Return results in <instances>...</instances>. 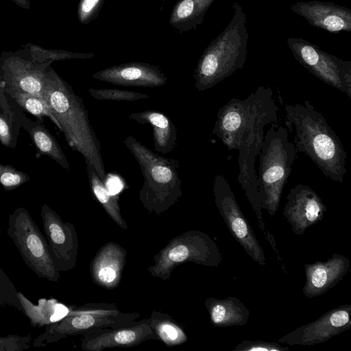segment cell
Segmentation results:
<instances>
[{"mask_svg":"<svg viewBox=\"0 0 351 351\" xmlns=\"http://www.w3.org/2000/svg\"><path fill=\"white\" fill-rule=\"evenodd\" d=\"M147 340H158L149 324V319L129 326L106 328L82 335L81 348L102 351L106 348H131Z\"/></svg>","mask_w":351,"mask_h":351,"instance_id":"obj_16","label":"cell"},{"mask_svg":"<svg viewBox=\"0 0 351 351\" xmlns=\"http://www.w3.org/2000/svg\"><path fill=\"white\" fill-rule=\"evenodd\" d=\"M15 4L20 8L28 10L30 8V0H12Z\"/></svg>","mask_w":351,"mask_h":351,"instance_id":"obj_37","label":"cell"},{"mask_svg":"<svg viewBox=\"0 0 351 351\" xmlns=\"http://www.w3.org/2000/svg\"><path fill=\"white\" fill-rule=\"evenodd\" d=\"M287 45L294 58L312 75L351 97V62L330 54L300 38L290 37Z\"/></svg>","mask_w":351,"mask_h":351,"instance_id":"obj_10","label":"cell"},{"mask_svg":"<svg viewBox=\"0 0 351 351\" xmlns=\"http://www.w3.org/2000/svg\"><path fill=\"white\" fill-rule=\"evenodd\" d=\"M285 110L287 129L294 132L296 151L304 153L327 178L342 183L348 154L323 114L308 100L287 104Z\"/></svg>","mask_w":351,"mask_h":351,"instance_id":"obj_2","label":"cell"},{"mask_svg":"<svg viewBox=\"0 0 351 351\" xmlns=\"http://www.w3.org/2000/svg\"><path fill=\"white\" fill-rule=\"evenodd\" d=\"M86 170L91 191L110 218L122 229L128 230V224L121 214L119 198L111 193L99 177L93 166L87 161Z\"/></svg>","mask_w":351,"mask_h":351,"instance_id":"obj_27","label":"cell"},{"mask_svg":"<svg viewBox=\"0 0 351 351\" xmlns=\"http://www.w3.org/2000/svg\"><path fill=\"white\" fill-rule=\"evenodd\" d=\"M278 112L272 89L260 86L245 99L232 98L221 106L212 131L229 151L238 150L237 180L261 229L264 223L258 196L255 162L263 143L265 128L277 121Z\"/></svg>","mask_w":351,"mask_h":351,"instance_id":"obj_1","label":"cell"},{"mask_svg":"<svg viewBox=\"0 0 351 351\" xmlns=\"http://www.w3.org/2000/svg\"><path fill=\"white\" fill-rule=\"evenodd\" d=\"M215 0H180L174 5L169 24L180 32L195 29L202 23L205 14Z\"/></svg>","mask_w":351,"mask_h":351,"instance_id":"obj_25","label":"cell"},{"mask_svg":"<svg viewBox=\"0 0 351 351\" xmlns=\"http://www.w3.org/2000/svg\"><path fill=\"white\" fill-rule=\"evenodd\" d=\"M17 292L12 280L0 267V305L11 306L22 312Z\"/></svg>","mask_w":351,"mask_h":351,"instance_id":"obj_33","label":"cell"},{"mask_svg":"<svg viewBox=\"0 0 351 351\" xmlns=\"http://www.w3.org/2000/svg\"><path fill=\"white\" fill-rule=\"evenodd\" d=\"M90 95L97 100L117 101H134L139 99H148L151 96L142 93L116 88L88 89Z\"/></svg>","mask_w":351,"mask_h":351,"instance_id":"obj_31","label":"cell"},{"mask_svg":"<svg viewBox=\"0 0 351 351\" xmlns=\"http://www.w3.org/2000/svg\"><path fill=\"white\" fill-rule=\"evenodd\" d=\"M213 193L216 206L231 234L253 261L261 265H266L264 251L241 211L230 185L221 174L215 176Z\"/></svg>","mask_w":351,"mask_h":351,"instance_id":"obj_11","label":"cell"},{"mask_svg":"<svg viewBox=\"0 0 351 351\" xmlns=\"http://www.w3.org/2000/svg\"><path fill=\"white\" fill-rule=\"evenodd\" d=\"M51 64L32 60L24 49L3 51L0 56V79L4 88L42 97L54 71Z\"/></svg>","mask_w":351,"mask_h":351,"instance_id":"obj_12","label":"cell"},{"mask_svg":"<svg viewBox=\"0 0 351 351\" xmlns=\"http://www.w3.org/2000/svg\"><path fill=\"white\" fill-rule=\"evenodd\" d=\"M4 93L23 110L34 114L36 119L48 117L60 130V125L47 101L40 96L4 88Z\"/></svg>","mask_w":351,"mask_h":351,"instance_id":"obj_29","label":"cell"},{"mask_svg":"<svg viewBox=\"0 0 351 351\" xmlns=\"http://www.w3.org/2000/svg\"><path fill=\"white\" fill-rule=\"evenodd\" d=\"M24 50L32 60L40 62H50L68 59H88L94 53H77L61 49H47L32 43L23 45Z\"/></svg>","mask_w":351,"mask_h":351,"instance_id":"obj_30","label":"cell"},{"mask_svg":"<svg viewBox=\"0 0 351 351\" xmlns=\"http://www.w3.org/2000/svg\"><path fill=\"white\" fill-rule=\"evenodd\" d=\"M7 234L26 265L39 278L59 280L60 271L52 258L47 239L25 208H17L10 214Z\"/></svg>","mask_w":351,"mask_h":351,"instance_id":"obj_9","label":"cell"},{"mask_svg":"<svg viewBox=\"0 0 351 351\" xmlns=\"http://www.w3.org/2000/svg\"><path fill=\"white\" fill-rule=\"evenodd\" d=\"M149 324L158 340L169 347L182 344L188 340L183 328L169 314L153 311Z\"/></svg>","mask_w":351,"mask_h":351,"instance_id":"obj_28","label":"cell"},{"mask_svg":"<svg viewBox=\"0 0 351 351\" xmlns=\"http://www.w3.org/2000/svg\"><path fill=\"white\" fill-rule=\"evenodd\" d=\"M4 92V84L3 82L0 79V97L2 95V93Z\"/></svg>","mask_w":351,"mask_h":351,"instance_id":"obj_38","label":"cell"},{"mask_svg":"<svg viewBox=\"0 0 351 351\" xmlns=\"http://www.w3.org/2000/svg\"><path fill=\"white\" fill-rule=\"evenodd\" d=\"M351 305L343 304L322 315L278 339L288 346H313L326 341L351 328Z\"/></svg>","mask_w":351,"mask_h":351,"instance_id":"obj_14","label":"cell"},{"mask_svg":"<svg viewBox=\"0 0 351 351\" xmlns=\"http://www.w3.org/2000/svg\"><path fill=\"white\" fill-rule=\"evenodd\" d=\"M30 180L25 172L12 166L0 164V184L5 190H14Z\"/></svg>","mask_w":351,"mask_h":351,"instance_id":"obj_32","label":"cell"},{"mask_svg":"<svg viewBox=\"0 0 351 351\" xmlns=\"http://www.w3.org/2000/svg\"><path fill=\"white\" fill-rule=\"evenodd\" d=\"M105 0H80L77 10L78 21L88 24L98 17Z\"/></svg>","mask_w":351,"mask_h":351,"instance_id":"obj_34","label":"cell"},{"mask_svg":"<svg viewBox=\"0 0 351 351\" xmlns=\"http://www.w3.org/2000/svg\"><path fill=\"white\" fill-rule=\"evenodd\" d=\"M154 263L149 267L150 274L168 280L173 269L185 263H194L206 267H218L222 255L210 237L200 230H188L173 238L153 258Z\"/></svg>","mask_w":351,"mask_h":351,"instance_id":"obj_8","label":"cell"},{"mask_svg":"<svg viewBox=\"0 0 351 351\" xmlns=\"http://www.w3.org/2000/svg\"><path fill=\"white\" fill-rule=\"evenodd\" d=\"M291 9L317 28L332 33L351 32V10L344 6L310 1L297 2Z\"/></svg>","mask_w":351,"mask_h":351,"instance_id":"obj_19","label":"cell"},{"mask_svg":"<svg viewBox=\"0 0 351 351\" xmlns=\"http://www.w3.org/2000/svg\"><path fill=\"white\" fill-rule=\"evenodd\" d=\"M128 118L139 124L151 125L156 151L167 154L174 149L177 141L176 128L173 121L164 113L149 110L132 113Z\"/></svg>","mask_w":351,"mask_h":351,"instance_id":"obj_21","label":"cell"},{"mask_svg":"<svg viewBox=\"0 0 351 351\" xmlns=\"http://www.w3.org/2000/svg\"><path fill=\"white\" fill-rule=\"evenodd\" d=\"M32 337L29 335L21 336L8 335L0 336V351H22L30 347Z\"/></svg>","mask_w":351,"mask_h":351,"instance_id":"obj_36","label":"cell"},{"mask_svg":"<svg viewBox=\"0 0 351 351\" xmlns=\"http://www.w3.org/2000/svg\"><path fill=\"white\" fill-rule=\"evenodd\" d=\"M123 143L137 161L144 178L139 192L143 206L158 215L167 211L182 195L179 162L157 154L132 136Z\"/></svg>","mask_w":351,"mask_h":351,"instance_id":"obj_5","label":"cell"},{"mask_svg":"<svg viewBox=\"0 0 351 351\" xmlns=\"http://www.w3.org/2000/svg\"><path fill=\"white\" fill-rule=\"evenodd\" d=\"M287 199L283 215L297 235L322 220L327 210L320 196L306 184L291 188Z\"/></svg>","mask_w":351,"mask_h":351,"instance_id":"obj_15","label":"cell"},{"mask_svg":"<svg viewBox=\"0 0 351 351\" xmlns=\"http://www.w3.org/2000/svg\"><path fill=\"white\" fill-rule=\"evenodd\" d=\"M212 324L217 327L241 326L247 324L250 311L239 298L229 296L223 299L213 297L205 300Z\"/></svg>","mask_w":351,"mask_h":351,"instance_id":"obj_22","label":"cell"},{"mask_svg":"<svg viewBox=\"0 0 351 351\" xmlns=\"http://www.w3.org/2000/svg\"><path fill=\"white\" fill-rule=\"evenodd\" d=\"M41 218L52 258L60 271L73 269L76 265L78 239L74 226L64 222L47 204L41 207Z\"/></svg>","mask_w":351,"mask_h":351,"instance_id":"obj_13","label":"cell"},{"mask_svg":"<svg viewBox=\"0 0 351 351\" xmlns=\"http://www.w3.org/2000/svg\"><path fill=\"white\" fill-rule=\"evenodd\" d=\"M42 97L47 101L69 147L88 162L104 181L106 178L101 147L82 99L55 71Z\"/></svg>","mask_w":351,"mask_h":351,"instance_id":"obj_3","label":"cell"},{"mask_svg":"<svg viewBox=\"0 0 351 351\" xmlns=\"http://www.w3.org/2000/svg\"><path fill=\"white\" fill-rule=\"evenodd\" d=\"M167 1V0H162V1Z\"/></svg>","mask_w":351,"mask_h":351,"instance_id":"obj_39","label":"cell"},{"mask_svg":"<svg viewBox=\"0 0 351 351\" xmlns=\"http://www.w3.org/2000/svg\"><path fill=\"white\" fill-rule=\"evenodd\" d=\"M350 260L334 253L325 261L304 264L306 282L302 292L308 298L320 296L342 280L350 271Z\"/></svg>","mask_w":351,"mask_h":351,"instance_id":"obj_18","label":"cell"},{"mask_svg":"<svg viewBox=\"0 0 351 351\" xmlns=\"http://www.w3.org/2000/svg\"><path fill=\"white\" fill-rule=\"evenodd\" d=\"M92 77L115 85L148 88L160 87L167 82L159 67L139 62L110 66L93 73Z\"/></svg>","mask_w":351,"mask_h":351,"instance_id":"obj_17","label":"cell"},{"mask_svg":"<svg viewBox=\"0 0 351 351\" xmlns=\"http://www.w3.org/2000/svg\"><path fill=\"white\" fill-rule=\"evenodd\" d=\"M234 15L223 29L206 48L194 72L195 86L209 89L241 69L247 54L248 32L241 5L233 3Z\"/></svg>","mask_w":351,"mask_h":351,"instance_id":"obj_4","label":"cell"},{"mask_svg":"<svg viewBox=\"0 0 351 351\" xmlns=\"http://www.w3.org/2000/svg\"><path fill=\"white\" fill-rule=\"evenodd\" d=\"M233 351H289V347H283L276 342L261 340H243L238 343Z\"/></svg>","mask_w":351,"mask_h":351,"instance_id":"obj_35","label":"cell"},{"mask_svg":"<svg viewBox=\"0 0 351 351\" xmlns=\"http://www.w3.org/2000/svg\"><path fill=\"white\" fill-rule=\"evenodd\" d=\"M17 295L22 307V312L29 318L32 326L42 327L53 324L64 318L70 307L54 298L40 299L38 304H33L20 291Z\"/></svg>","mask_w":351,"mask_h":351,"instance_id":"obj_24","label":"cell"},{"mask_svg":"<svg viewBox=\"0 0 351 351\" xmlns=\"http://www.w3.org/2000/svg\"><path fill=\"white\" fill-rule=\"evenodd\" d=\"M22 128L27 131L40 155L52 158L55 162L66 170H69V164L60 145L54 136L43 124V119L36 121L23 114Z\"/></svg>","mask_w":351,"mask_h":351,"instance_id":"obj_23","label":"cell"},{"mask_svg":"<svg viewBox=\"0 0 351 351\" xmlns=\"http://www.w3.org/2000/svg\"><path fill=\"white\" fill-rule=\"evenodd\" d=\"M127 254V250L115 242L101 246L90 264L93 282L106 289L116 288L122 277Z\"/></svg>","mask_w":351,"mask_h":351,"instance_id":"obj_20","label":"cell"},{"mask_svg":"<svg viewBox=\"0 0 351 351\" xmlns=\"http://www.w3.org/2000/svg\"><path fill=\"white\" fill-rule=\"evenodd\" d=\"M297 151L287 128L274 123L265 132L257 173L261 207L271 215L278 209L282 192L295 162Z\"/></svg>","mask_w":351,"mask_h":351,"instance_id":"obj_6","label":"cell"},{"mask_svg":"<svg viewBox=\"0 0 351 351\" xmlns=\"http://www.w3.org/2000/svg\"><path fill=\"white\" fill-rule=\"evenodd\" d=\"M23 110L3 92L0 97V142L14 149L22 129Z\"/></svg>","mask_w":351,"mask_h":351,"instance_id":"obj_26","label":"cell"},{"mask_svg":"<svg viewBox=\"0 0 351 351\" xmlns=\"http://www.w3.org/2000/svg\"><path fill=\"white\" fill-rule=\"evenodd\" d=\"M140 316L138 313L121 311L114 303H87L70 307L62 319L45 326V330L34 339L33 346L44 347L68 336L84 335L106 328L129 326Z\"/></svg>","mask_w":351,"mask_h":351,"instance_id":"obj_7","label":"cell"}]
</instances>
